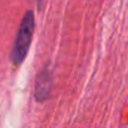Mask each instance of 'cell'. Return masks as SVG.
<instances>
[{
    "label": "cell",
    "instance_id": "obj_1",
    "mask_svg": "<svg viewBox=\"0 0 128 128\" xmlns=\"http://www.w3.org/2000/svg\"><path fill=\"white\" fill-rule=\"evenodd\" d=\"M34 26H35L34 14L32 10H28L22 19V23L16 34V39L13 46V52H12V60L15 66L22 64L28 54L33 33H34Z\"/></svg>",
    "mask_w": 128,
    "mask_h": 128
},
{
    "label": "cell",
    "instance_id": "obj_2",
    "mask_svg": "<svg viewBox=\"0 0 128 128\" xmlns=\"http://www.w3.org/2000/svg\"><path fill=\"white\" fill-rule=\"evenodd\" d=\"M52 90V76L48 68L43 69L36 79V84H35V98L39 102L45 100Z\"/></svg>",
    "mask_w": 128,
    "mask_h": 128
}]
</instances>
